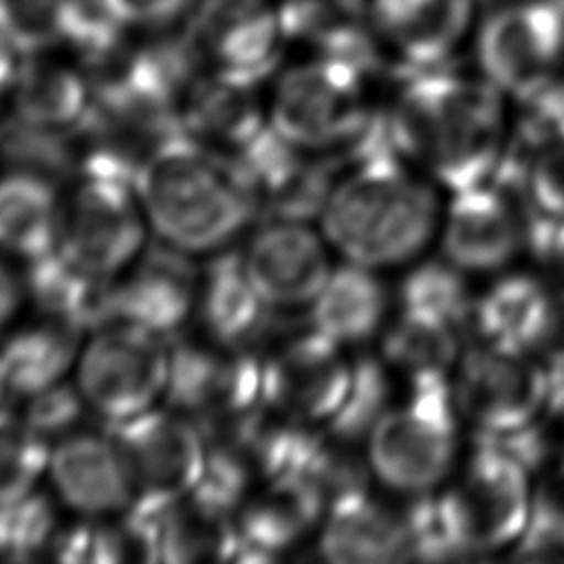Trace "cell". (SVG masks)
<instances>
[{"mask_svg": "<svg viewBox=\"0 0 564 564\" xmlns=\"http://www.w3.org/2000/svg\"><path fill=\"white\" fill-rule=\"evenodd\" d=\"M505 99L485 75L408 70L386 108L392 150L447 192L485 183L509 141Z\"/></svg>", "mask_w": 564, "mask_h": 564, "instance_id": "1", "label": "cell"}, {"mask_svg": "<svg viewBox=\"0 0 564 564\" xmlns=\"http://www.w3.org/2000/svg\"><path fill=\"white\" fill-rule=\"evenodd\" d=\"M436 183L394 152L344 167L322 209V234L344 260L372 269L421 256L441 227Z\"/></svg>", "mask_w": 564, "mask_h": 564, "instance_id": "2", "label": "cell"}, {"mask_svg": "<svg viewBox=\"0 0 564 564\" xmlns=\"http://www.w3.org/2000/svg\"><path fill=\"white\" fill-rule=\"evenodd\" d=\"M134 189L150 229L185 253L227 247L256 216L234 161L187 134L143 165Z\"/></svg>", "mask_w": 564, "mask_h": 564, "instance_id": "3", "label": "cell"}, {"mask_svg": "<svg viewBox=\"0 0 564 564\" xmlns=\"http://www.w3.org/2000/svg\"><path fill=\"white\" fill-rule=\"evenodd\" d=\"M368 77L346 62L311 55L280 73L269 101V123L286 141L328 156L339 167L394 152L386 110L368 101Z\"/></svg>", "mask_w": 564, "mask_h": 564, "instance_id": "4", "label": "cell"}, {"mask_svg": "<svg viewBox=\"0 0 564 564\" xmlns=\"http://www.w3.org/2000/svg\"><path fill=\"white\" fill-rule=\"evenodd\" d=\"M476 441L469 458L434 494L436 516L454 557L513 551L531 518L533 471L502 445Z\"/></svg>", "mask_w": 564, "mask_h": 564, "instance_id": "5", "label": "cell"}, {"mask_svg": "<svg viewBox=\"0 0 564 564\" xmlns=\"http://www.w3.org/2000/svg\"><path fill=\"white\" fill-rule=\"evenodd\" d=\"M408 397L377 421L366 458L372 476L399 496L436 494L456 471L460 414L449 381L410 383Z\"/></svg>", "mask_w": 564, "mask_h": 564, "instance_id": "6", "label": "cell"}, {"mask_svg": "<svg viewBox=\"0 0 564 564\" xmlns=\"http://www.w3.org/2000/svg\"><path fill=\"white\" fill-rule=\"evenodd\" d=\"M88 335L75 361V386L106 425H121L165 401L170 337L119 319Z\"/></svg>", "mask_w": 564, "mask_h": 564, "instance_id": "7", "label": "cell"}, {"mask_svg": "<svg viewBox=\"0 0 564 564\" xmlns=\"http://www.w3.org/2000/svg\"><path fill=\"white\" fill-rule=\"evenodd\" d=\"M551 377L522 346L469 337L452 372L456 410L476 438H502L535 423Z\"/></svg>", "mask_w": 564, "mask_h": 564, "instance_id": "8", "label": "cell"}, {"mask_svg": "<svg viewBox=\"0 0 564 564\" xmlns=\"http://www.w3.org/2000/svg\"><path fill=\"white\" fill-rule=\"evenodd\" d=\"M480 75L511 99L560 77L564 62V0H507L476 26Z\"/></svg>", "mask_w": 564, "mask_h": 564, "instance_id": "9", "label": "cell"}, {"mask_svg": "<svg viewBox=\"0 0 564 564\" xmlns=\"http://www.w3.org/2000/svg\"><path fill=\"white\" fill-rule=\"evenodd\" d=\"M82 176H108L134 185L143 165L185 137L178 104L163 93H137L93 101L75 128Z\"/></svg>", "mask_w": 564, "mask_h": 564, "instance_id": "10", "label": "cell"}, {"mask_svg": "<svg viewBox=\"0 0 564 564\" xmlns=\"http://www.w3.org/2000/svg\"><path fill=\"white\" fill-rule=\"evenodd\" d=\"M262 401L264 375L256 350L216 339L172 346L165 405L192 419L205 434L242 419Z\"/></svg>", "mask_w": 564, "mask_h": 564, "instance_id": "11", "label": "cell"}, {"mask_svg": "<svg viewBox=\"0 0 564 564\" xmlns=\"http://www.w3.org/2000/svg\"><path fill=\"white\" fill-rule=\"evenodd\" d=\"M148 229L134 185L79 176L64 200L59 249L84 269L115 280L148 247Z\"/></svg>", "mask_w": 564, "mask_h": 564, "instance_id": "12", "label": "cell"}, {"mask_svg": "<svg viewBox=\"0 0 564 564\" xmlns=\"http://www.w3.org/2000/svg\"><path fill=\"white\" fill-rule=\"evenodd\" d=\"M264 401L315 427H324L350 386L352 359L344 346L324 337L304 319L300 330H278L260 350Z\"/></svg>", "mask_w": 564, "mask_h": 564, "instance_id": "13", "label": "cell"}, {"mask_svg": "<svg viewBox=\"0 0 564 564\" xmlns=\"http://www.w3.org/2000/svg\"><path fill=\"white\" fill-rule=\"evenodd\" d=\"M134 482V505L161 511L196 489L207 460L205 432L170 405L148 410L121 425H108Z\"/></svg>", "mask_w": 564, "mask_h": 564, "instance_id": "14", "label": "cell"}, {"mask_svg": "<svg viewBox=\"0 0 564 564\" xmlns=\"http://www.w3.org/2000/svg\"><path fill=\"white\" fill-rule=\"evenodd\" d=\"M231 161L253 200L256 216L267 220H317L341 170L328 156L286 141L271 123Z\"/></svg>", "mask_w": 564, "mask_h": 564, "instance_id": "15", "label": "cell"}, {"mask_svg": "<svg viewBox=\"0 0 564 564\" xmlns=\"http://www.w3.org/2000/svg\"><path fill=\"white\" fill-rule=\"evenodd\" d=\"M185 31L205 68L260 84L286 44L275 0H196Z\"/></svg>", "mask_w": 564, "mask_h": 564, "instance_id": "16", "label": "cell"}, {"mask_svg": "<svg viewBox=\"0 0 564 564\" xmlns=\"http://www.w3.org/2000/svg\"><path fill=\"white\" fill-rule=\"evenodd\" d=\"M427 496H403L405 502L390 505L368 489L330 505L319 524L322 557L335 564L416 560Z\"/></svg>", "mask_w": 564, "mask_h": 564, "instance_id": "17", "label": "cell"}, {"mask_svg": "<svg viewBox=\"0 0 564 564\" xmlns=\"http://www.w3.org/2000/svg\"><path fill=\"white\" fill-rule=\"evenodd\" d=\"M326 242L311 223L264 220L240 256L267 306L308 308L333 271Z\"/></svg>", "mask_w": 564, "mask_h": 564, "instance_id": "18", "label": "cell"}, {"mask_svg": "<svg viewBox=\"0 0 564 564\" xmlns=\"http://www.w3.org/2000/svg\"><path fill=\"white\" fill-rule=\"evenodd\" d=\"M46 471L59 500L82 516H121L134 505V482L110 427L75 430L53 443Z\"/></svg>", "mask_w": 564, "mask_h": 564, "instance_id": "19", "label": "cell"}, {"mask_svg": "<svg viewBox=\"0 0 564 564\" xmlns=\"http://www.w3.org/2000/svg\"><path fill=\"white\" fill-rule=\"evenodd\" d=\"M200 275L189 253L165 242L150 245L115 278V322L174 335L198 304Z\"/></svg>", "mask_w": 564, "mask_h": 564, "instance_id": "20", "label": "cell"}, {"mask_svg": "<svg viewBox=\"0 0 564 564\" xmlns=\"http://www.w3.org/2000/svg\"><path fill=\"white\" fill-rule=\"evenodd\" d=\"M185 134L196 143L236 156L269 128L260 82L203 68L178 97Z\"/></svg>", "mask_w": 564, "mask_h": 564, "instance_id": "21", "label": "cell"}, {"mask_svg": "<svg viewBox=\"0 0 564 564\" xmlns=\"http://www.w3.org/2000/svg\"><path fill=\"white\" fill-rule=\"evenodd\" d=\"M375 31L408 70L443 66L471 31L478 0H368Z\"/></svg>", "mask_w": 564, "mask_h": 564, "instance_id": "22", "label": "cell"}, {"mask_svg": "<svg viewBox=\"0 0 564 564\" xmlns=\"http://www.w3.org/2000/svg\"><path fill=\"white\" fill-rule=\"evenodd\" d=\"M326 516L317 491L297 476L267 480L251 489L236 511L238 562L275 560L304 540Z\"/></svg>", "mask_w": 564, "mask_h": 564, "instance_id": "23", "label": "cell"}, {"mask_svg": "<svg viewBox=\"0 0 564 564\" xmlns=\"http://www.w3.org/2000/svg\"><path fill=\"white\" fill-rule=\"evenodd\" d=\"M286 42L311 55L346 62L366 75L381 64L383 44L375 31L368 0H275Z\"/></svg>", "mask_w": 564, "mask_h": 564, "instance_id": "24", "label": "cell"}, {"mask_svg": "<svg viewBox=\"0 0 564 564\" xmlns=\"http://www.w3.org/2000/svg\"><path fill=\"white\" fill-rule=\"evenodd\" d=\"M24 293L40 317L79 333L115 322V280L84 269L59 247L26 262Z\"/></svg>", "mask_w": 564, "mask_h": 564, "instance_id": "25", "label": "cell"}, {"mask_svg": "<svg viewBox=\"0 0 564 564\" xmlns=\"http://www.w3.org/2000/svg\"><path fill=\"white\" fill-rule=\"evenodd\" d=\"M388 289L377 269L344 260L333 267L306 308V322L339 346H352L381 330L388 315Z\"/></svg>", "mask_w": 564, "mask_h": 564, "instance_id": "26", "label": "cell"}, {"mask_svg": "<svg viewBox=\"0 0 564 564\" xmlns=\"http://www.w3.org/2000/svg\"><path fill=\"white\" fill-rule=\"evenodd\" d=\"M196 311L212 339L251 350L273 315L256 291L240 251H225L205 267Z\"/></svg>", "mask_w": 564, "mask_h": 564, "instance_id": "27", "label": "cell"}, {"mask_svg": "<svg viewBox=\"0 0 564 564\" xmlns=\"http://www.w3.org/2000/svg\"><path fill=\"white\" fill-rule=\"evenodd\" d=\"M236 507L194 489L159 511L161 562H238Z\"/></svg>", "mask_w": 564, "mask_h": 564, "instance_id": "28", "label": "cell"}, {"mask_svg": "<svg viewBox=\"0 0 564 564\" xmlns=\"http://www.w3.org/2000/svg\"><path fill=\"white\" fill-rule=\"evenodd\" d=\"M7 101L9 112L26 123L70 132L86 117L93 95L79 66L42 53L20 57Z\"/></svg>", "mask_w": 564, "mask_h": 564, "instance_id": "29", "label": "cell"}, {"mask_svg": "<svg viewBox=\"0 0 564 564\" xmlns=\"http://www.w3.org/2000/svg\"><path fill=\"white\" fill-rule=\"evenodd\" d=\"M467 333L423 308L399 306L381 339V359L410 383L449 381L463 355Z\"/></svg>", "mask_w": 564, "mask_h": 564, "instance_id": "30", "label": "cell"}, {"mask_svg": "<svg viewBox=\"0 0 564 564\" xmlns=\"http://www.w3.org/2000/svg\"><path fill=\"white\" fill-rule=\"evenodd\" d=\"M79 330L40 317L0 335V386L18 403L64 381L79 355Z\"/></svg>", "mask_w": 564, "mask_h": 564, "instance_id": "31", "label": "cell"}, {"mask_svg": "<svg viewBox=\"0 0 564 564\" xmlns=\"http://www.w3.org/2000/svg\"><path fill=\"white\" fill-rule=\"evenodd\" d=\"M57 187L29 172L0 176V251L29 262L59 247L64 200Z\"/></svg>", "mask_w": 564, "mask_h": 564, "instance_id": "32", "label": "cell"}, {"mask_svg": "<svg viewBox=\"0 0 564 564\" xmlns=\"http://www.w3.org/2000/svg\"><path fill=\"white\" fill-rule=\"evenodd\" d=\"M0 163L7 170L29 172L55 185L82 176L75 130H53L26 123L11 112L0 119Z\"/></svg>", "mask_w": 564, "mask_h": 564, "instance_id": "33", "label": "cell"}, {"mask_svg": "<svg viewBox=\"0 0 564 564\" xmlns=\"http://www.w3.org/2000/svg\"><path fill=\"white\" fill-rule=\"evenodd\" d=\"M546 282L529 273H509L476 295L467 339L522 346V335Z\"/></svg>", "mask_w": 564, "mask_h": 564, "instance_id": "34", "label": "cell"}, {"mask_svg": "<svg viewBox=\"0 0 564 564\" xmlns=\"http://www.w3.org/2000/svg\"><path fill=\"white\" fill-rule=\"evenodd\" d=\"M390 394V368L383 359L366 355L352 359V377L344 403L322 430L350 445L366 443L377 421L392 405Z\"/></svg>", "mask_w": 564, "mask_h": 564, "instance_id": "35", "label": "cell"}, {"mask_svg": "<svg viewBox=\"0 0 564 564\" xmlns=\"http://www.w3.org/2000/svg\"><path fill=\"white\" fill-rule=\"evenodd\" d=\"M474 302L476 295L467 284L465 271L445 256L414 264L399 286V306L436 313L458 324L465 333L469 330Z\"/></svg>", "mask_w": 564, "mask_h": 564, "instance_id": "36", "label": "cell"}, {"mask_svg": "<svg viewBox=\"0 0 564 564\" xmlns=\"http://www.w3.org/2000/svg\"><path fill=\"white\" fill-rule=\"evenodd\" d=\"M0 37L18 57L68 46L70 0H0Z\"/></svg>", "mask_w": 564, "mask_h": 564, "instance_id": "37", "label": "cell"}, {"mask_svg": "<svg viewBox=\"0 0 564 564\" xmlns=\"http://www.w3.org/2000/svg\"><path fill=\"white\" fill-rule=\"evenodd\" d=\"M505 156L527 161L564 141V79L557 77L535 93L516 99Z\"/></svg>", "mask_w": 564, "mask_h": 564, "instance_id": "38", "label": "cell"}, {"mask_svg": "<svg viewBox=\"0 0 564 564\" xmlns=\"http://www.w3.org/2000/svg\"><path fill=\"white\" fill-rule=\"evenodd\" d=\"M48 454L51 445L24 425L15 408L0 412V505L35 491Z\"/></svg>", "mask_w": 564, "mask_h": 564, "instance_id": "39", "label": "cell"}, {"mask_svg": "<svg viewBox=\"0 0 564 564\" xmlns=\"http://www.w3.org/2000/svg\"><path fill=\"white\" fill-rule=\"evenodd\" d=\"M513 551L518 557H564V456L533 482L531 518Z\"/></svg>", "mask_w": 564, "mask_h": 564, "instance_id": "40", "label": "cell"}, {"mask_svg": "<svg viewBox=\"0 0 564 564\" xmlns=\"http://www.w3.org/2000/svg\"><path fill=\"white\" fill-rule=\"evenodd\" d=\"M18 403H22V408L18 405L15 410L18 416L35 436H40L51 447L53 443L77 430L84 408H88L77 386H70L66 381H59Z\"/></svg>", "mask_w": 564, "mask_h": 564, "instance_id": "41", "label": "cell"}, {"mask_svg": "<svg viewBox=\"0 0 564 564\" xmlns=\"http://www.w3.org/2000/svg\"><path fill=\"white\" fill-rule=\"evenodd\" d=\"M522 348L542 364L549 377L564 370V282H546L522 335Z\"/></svg>", "mask_w": 564, "mask_h": 564, "instance_id": "42", "label": "cell"}, {"mask_svg": "<svg viewBox=\"0 0 564 564\" xmlns=\"http://www.w3.org/2000/svg\"><path fill=\"white\" fill-rule=\"evenodd\" d=\"M505 156V154H502ZM524 170L531 203L549 218L564 220V141L551 145L527 161H516Z\"/></svg>", "mask_w": 564, "mask_h": 564, "instance_id": "43", "label": "cell"}, {"mask_svg": "<svg viewBox=\"0 0 564 564\" xmlns=\"http://www.w3.org/2000/svg\"><path fill=\"white\" fill-rule=\"evenodd\" d=\"M115 15L134 31L172 26L181 15H189L196 0H108Z\"/></svg>", "mask_w": 564, "mask_h": 564, "instance_id": "44", "label": "cell"}, {"mask_svg": "<svg viewBox=\"0 0 564 564\" xmlns=\"http://www.w3.org/2000/svg\"><path fill=\"white\" fill-rule=\"evenodd\" d=\"M540 423L549 436L555 458L564 456V370L551 375L549 399L540 416Z\"/></svg>", "mask_w": 564, "mask_h": 564, "instance_id": "45", "label": "cell"}, {"mask_svg": "<svg viewBox=\"0 0 564 564\" xmlns=\"http://www.w3.org/2000/svg\"><path fill=\"white\" fill-rule=\"evenodd\" d=\"M24 295V282H20L13 269L0 260V333L13 319Z\"/></svg>", "mask_w": 564, "mask_h": 564, "instance_id": "46", "label": "cell"}, {"mask_svg": "<svg viewBox=\"0 0 564 564\" xmlns=\"http://www.w3.org/2000/svg\"><path fill=\"white\" fill-rule=\"evenodd\" d=\"M540 260H544L553 269L555 280L564 282V220L555 223Z\"/></svg>", "mask_w": 564, "mask_h": 564, "instance_id": "47", "label": "cell"}, {"mask_svg": "<svg viewBox=\"0 0 564 564\" xmlns=\"http://www.w3.org/2000/svg\"><path fill=\"white\" fill-rule=\"evenodd\" d=\"M18 62H20V57H18V55L9 48V44L0 37V104H2L4 99H9Z\"/></svg>", "mask_w": 564, "mask_h": 564, "instance_id": "48", "label": "cell"}]
</instances>
